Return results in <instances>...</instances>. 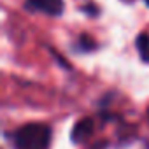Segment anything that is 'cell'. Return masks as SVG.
<instances>
[{
	"mask_svg": "<svg viewBox=\"0 0 149 149\" xmlns=\"http://www.w3.org/2000/svg\"><path fill=\"white\" fill-rule=\"evenodd\" d=\"M51 144V128L42 123H28L14 133L16 149H47Z\"/></svg>",
	"mask_w": 149,
	"mask_h": 149,
	"instance_id": "1",
	"label": "cell"
},
{
	"mask_svg": "<svg viewBox=\"0 0 149 149\" xmlns=\"http://www.w3.org/2000/svg\"><path fill=\"white\" fill-rule=\"evenodd\" d=\"M26 9L42 11L51 16H60L63 13V0H26Z\"/></svg>",
	"mask_w": 149,
	"mask_h": 149,
	"instance_id": "2",
	"label": "cell"
},
{
	"mask_svg": "<svg viewBox=\"0 0 149 149\" xmlns=\"http://www.w3.org/2000/svg\"><path fill=\"white\" fill-rule=\"evenodd\" d=\"M91 133H93V119L91 118H83V119H79L76 125H74L70 139H72V142L77 144V142L88 139Z\"/></svg>",
	"mask_w": 149,
	"mask_h": 149,
	"instance_id": "3",
	"label": "cell"
},
{
	"mask_svg": "<svg viewBox=\"0 0 149 149\" xmlns=\"http://www.w3.org/2000/svg\"><path fill=\"white\" fill-rule=\"evenodd\" d=\"M135 46L139 49V54L142 58V61L149 63V35L147 33H140L135 40Z\"/></svg>",
	"mask_w": 149,
	"mask_h": 149,
	"instance_id": "4",
	"label": "cell"
},
{
	"mask_svg": "<svg viewBox=\"0 0 149 149\" xmlns=\"http://www.w3.org/2000/svg\"><path fill=\"white\" fill-rule=\"evenodd\" d=\"M79 46H81L84 51H91V49H95V47H97L95 40H93L90 35H81V39H79Z\"/></svg>",
	"mask_w": 149,
	"mask_h": 149,
	"instance_id": "5",
	"label": "cell"
},
{
	"mask_svg": "<svg viewBox=\"0 0 149 149\" xmlns=\"http://www.w3.org/2000/svg\"><path fill=\"white\" fill-rule=\"evenodd\" d=\"M146 4H147V6H149V0H146Z\"/></svg>",
	"mask_w": 149,
	"mask_h": 149,
	"instance_id": "6",
	"label": "cell"
},
{
	"mask_svg": "<svg viewBox=\"0 0 149 149\" xmlns=\"http://www.w3.org/2000/svg\"><path fill=\"white\" fill-rule=\"evenodd\" d=\"M147 116H149V111H147Z\"/></svg>",
	"mask_w": 149,
	"mask_h": 149,
	"instance_id": "7",
	"label": "cell"
}]
</instances>
